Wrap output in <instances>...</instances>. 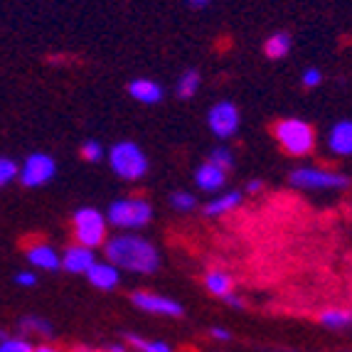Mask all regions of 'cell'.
<instances>
[{
  "instance_id": "30",
  "label": "cell",
  "mask_w": 352,
  "mask_h": 352,
  "mask_svg": "<svg viewBox=\"0 0 352 352\" xmlns=\"http://www.w3.org/2000/svg\"><path fill=\"white\" fill-rule=\"evenodd\" d=\"M210 335L214 338V340H222V342H227V340H232V335H229V330L227 328H210Z\"/></svg>"
},
{
  "instance_id": "36",
  "label": "cell",
  "mask_w": 352,
  "mask_h": 352,
  "mask_svg": "<svg viewBox=\"0 0 352 352\" xmlns=\"http://www.w3.org/2000/svg\"><path fill=\"white\" fill-rule=\"evenodd\" d=\"M35 352H59V350L52 345H40V347H35Z\"/></svg>"
},
{
  "instance_id": "16",
  "label": "cell",
  "mask_w": 352,
  "mask_h": 352,
  "mask_svg": "<svg viewBox=\"0 0 352 352\" xmlns=\"http://www.w3.org/2000/svg\"><path fill=\"white\" fill-rule=\"evenodd\" d=\"M205 288L210 291L212 296H217V298H224V296L232 294V288H234V281H232V276H229L227 271L212 269V271H207V276H205Z\"/></svg>"
},
{
  "instance_id": "14",
  "label": "cell",
  "mask_w": 352,
  "mask_h": 352,
  "mask_svg": "<svg viewBox=\"0 0 352 352\" xmlns=\"http://www.w3.org/2000/svg\"><path fill=\"white\" fill-rule=\"evenodd\" d=\"M227 182V170H222L219 165L214 163H202L197 170H195V185L202 190V192H219Z\"/></svg>"
},
{
  "instance_id": "24",
  "label": "cell",
  "mask_w": 352,
  "mask_h": 352,
  "mask_svg": "<svg viewBox=\"0 0 352 352\" xmlns=\"http://www.w3.org/2000/svg\"><path fill=\"white\" fill-rule=\"evenodd\" d=\"M210 163H214V165H219L222 170H232L234 168V153L229 151V148H224V146H217L214 151L210 153Z\"/></svg>"
},
{
  "instance_id": "7",
  "label": "cell",
  "mask_w": 352,
  "mask_h": 352,
  "mask_svg": "<svg viewBox=\"0 0 352 352\" xmlns=\"http://www.w3.org/2000/svg\"><path fill=\"white\" fill-rule=\"evenodd\" d=\"M54 175H57V163L50 153H30L18 170V180L23 182V188H42L52 182Z\"/></svg>"
},
{
  "instance_id": "23",
  "label": "cell",
  "mask_w": 352,
  "mask_h": 352,
  "mask_svg": "<svg viewBox=\"0 0 352 352\" xmlns=\"http://www.w3.org/2000/svg\"><path fill=\"white\" fill-rule=\"evenodd\" d=\"M18 170L20 165L15 160L8 158V155H0V190L8 188L12 180H18Z\"/></svg>"
},
{
  "instance_id": "1",
  "label": "cell",
  "mask_w": 352,
  "mask_h": 352,
  "mask_svg": "<svg viewBox=\"0 0 352 352\" xmlns=\"http://www.w3.org/2000/svg\"><path fill=\"white\" fill-rule=\"evenodd\" d=\"M104 256L116 269L151 276L160 269V252L141 234H118L104 241Z\"/></svg>"
},
{
  "instance_id": "8",
  "label": "cell",
  "mask_w": 352,
  "mask_h": 352,
  "mask_svg": "<svg viewBox=\"0 0 352 352\" xmlns=\"http://www.w3.org/2000/svg\"><path fill=\"white\" fill-rule=\"evenodd\" d=\"M239 124H241V118H239V109H236L234 101H229V99L217 101V104L207 111V126H210L212 135L219 138V141H227V138L236 135Z\"/></svg>"
},
{
  "instance_id": "20",
  "label": "cell",
  "mask_w": 352,
  "mask_h": 352,
  "mask_svg": "<svg viewBox=\"0 0 352 352\" xmlns=\"http://www.w3.org/2000/svg\"><path fill=\"white\" fill-rule=\"evenodd\" d=\"M18 325L23 330V335H45V338H52L54 335L52 323L45 320L42 316H23Z\"/></svg>"
},
{
  "instance_id": "13",
  "label": "cell",
  "mask_w": 352,
  "mask_h": 352,
  "mask_svg": "<svg viewBox=\"0 0 352 352\" xmlns=\"http://www.w3.org/2000/svg\"><path fill=\"white\" fill-rule=\"evenodd\" d=\"M328 148H330L333 155H338V158H347V155H352V121L350 118L338 121V124L330 129Z\"/></svg>"
},
{
  "instance_id": "6",
  "label": "cell",
  "mask_w": 352,
  "mask_h": 352,
  "mask_svg": "<svg viewBox=\"0 0 352 352\" xmlns=\"http://www.w3.org/2000/svg\"><path fill=\"white\" fill-rule=\"evenodd\" d=\"M291 185L300 190H345L350 188V177L323 168H296L291 173Z\"/></svg>"
},
{
  "instance_id": "37",
  "label": "cell",
  "mask_w": 352,
  "mask_h": 352,
  "mask_svg": "<svg viewBox=\"0 0 352 352\" xmlns=\"http://www.w3.org/2000/svg\"><path fill=\"white\" fill-rule=\"evenodd\" d=\"M6 335H8L6 330H0V340H3V338H6Z\"/></svg>"
},
{
  "instance_id": "31",
  "label": "cell",
  "mask_w": 352,
  "mask_h": 352,
  "mask_svg": "<svg viewBox=\"0 0 352 352\" xmlns=\"http://www.w3.org/2000/svg\"><path fill=\"white\" fill-rule=\"evenodd\" d=\"M224 303H227V305H232V308H239V311H241V308H247V303H244V298H239V296H234V294H229V296H224Z\"/></svg>"
},
{
  "instance_id": "17",
  "label": "cell",
  "mask_w": 352,
  "mask_h": 352,
  "mask_svg": "<svg viewBox=\"0 0 352 352\" xmlns=\"http://www.w3.org/2000/svg\"><path fill=\"white\" fill-rule=\"evenodd\" d=\"M241 205V192H224L222 197H214L212 202H207L205 205V214L207 217H222V214H227V212L236 210V207Z\"/></svg>"
},
{
  "instance_id": "28",
  "label": "cell",
  "mask_w": 352,
  "mask_h": 352,
  "mask_svg": "<svg viewBox=\"0 0 352 352\" xmlns=\"http://www.w3.org/2000/svg\"><path fill=\"white\" fill-rule=\"evenodd\" d=\"M300 82H303V87H308V89L318 87V84L323 82V72L318 69V67H308V69L303 72V76H300Z\"/></svg>"
},
{
  "instance_id": "18",
  "label": "cell",
  "mask_w": 352,
  "mask_h": 352,
  "mask_svg": "<svg viewBox=\"0 0 352 352\" xmlns=\"http://www.w3.org/2000/svg\"><path fill=\"white\" fill-rule=\"evenodd\" d=\"M200 84H202V76H200V72L197 69H185L180 74V79H177V84H175V94H177V99H192L197 91H200Z\"/></svg>"
},
{
  "instance_id": "9",
  "label": "cell",
  "mask_w": 352,
  "mask_h": 352,
  "mask_svg": "<svg viewBox=\"0 0 352 352\" xmlns=\"http://www.w3.org/2000/svg\"><path fill=\"white\" fill-rule=\"evenodd\" d=\"M133 305L141 308V311L151 313V316H168V318H180L185 313L177 300H173L170 296H160V294H148V291H135L133 296Z\"/></svg>"
},
{
  "instance_id": "21",
  "label": "cell",
  "mask_w": 352,
  "mask_h": 352,
  "mask_svg": "<svg viewBox=\"0 0 352 352\" xmlns=\"http://www.w3.org/2000/svg\"><path fill=\"white\" fill-rule=\"evenodd\" d=\"M320 323L330 330H345L352 325V311H345V308H328V311L320 313Z\"/></svg>"
},
{
  "instance_id": "15",
  "label": "cell",
  "mask_w": 352,
  "mask_h": 352,
  "mask_svg": "<svg viewBox=\"0 0 352 352\" xmlns=\"http://www.w3.org/2000/svg\"><path fill=\"white\" fill-rule=\"evenodd\" d=\"M129 94L131 99L141 101V104H160L163 101V87H160L158 82H153V79H133V82L129 84Z\"/></svg>"
},
{
  "instance_id": "10",
  "label": "cell",
  "mask_w": 352,
  "mask_h": 352,
  "mask_svg": "<svg viewBox=\"0 0 352 352\" xmlns=\"http://www.w3.org/2000/svg\"><path fill=\"white\" fill-rule=\"evenodd\" d=\"M94 264H96L94 249L82 247V244H72L62 254V269L67 274H74V276H87V271Z\"/></svg>"
},
{
  "instance_id": "26",
  "label": "cell",
  "mask_w": 352,
  "mask_h": 352,
  "mask_svg": "<svg viewBox=\"0 0 352 352\" xmlns=\"http://www.w3.org/2000/svg\"><path fill=\"white\" fill-rule=\"evenodd\" d=\"M79 153H82V158L89 160V163H99L101 158L106 155L104 146H101L99 141H94V138H89V141L82 143V148H79Z\"/></svg>"
},
{
  "instance_id": "34",
  "label": "cell",
  "mask_w": 352,
  "mask_h": 352,
  "mask_svg": "<svg viewBox=\"0 0 352 352\" xmlns=\"http://www.w3.org/2000/svg\"><path fill=\"white\" fill-rule=\"evenodd\" d=\"M210 3H212V0H188V6L195 8V10H200V8H207Z\"/></svg>"
},
{
  "instance_id": "22",
  "label": "cell",
  "mask_w": 352,
  "mask_h": 352,
  "mask_svg": "<svg viewBox=\"0 0 352 352\" xmlns=\"http://www.w3.org/2000/svg\"><path fill=\"white\" fill-rule=\"evenodd\" d=\"M126 342L138 352H173V347L163 340H143L135 333H126Z\"/></svg>"
},
{
  "instance_id": "3",
  "label": "cell",
  "mask_w": 352,
  "mask_h": 352,
  "mask_svg": "<svg viewBox=\"0 0 352 352\" xmlns=\"http://www.w3.org/2000/svg\"><path fill=\"white\" fill-rule=\"evenodd\" d=\"M274 135H276L278 146L294 158H305L316 148V131L303 118H283V121H278L274 126Z\"/></svg>"
},
{
  "instance_id": "4",
  "label": "cell",
  "mask_w": 352,
  "mask_h": 352,
  "mask_svg": "<svg viewBox=\"0 0 352 352\" xmlns=\"http://www.w3.org/2000/svg\"><path fill=\"white\" fill-rule=\"evenodd\" d=\"M151 219L153 207L143 197H124V200L111 202L109 210H106V222L113 224L116 229H126V232L143 229Z\"/></svg>"
},
{
  "instance_id": "32",
  "label": "cell",
  "mask_w": 352,
  "mask_h": 352,
  "mask_svg": "<svg viewBox=\"0 0 352 352\" xmlns=\"http://www.w3.org/2000/svg\"><path fill=\"white\" fill-rule=\"evenodd\" d=\"M104 352H129V345H124V342H109L104 347Z\"/></svg>"
},
{
  "instance_id": "2",
  "label": "cell",
  "mask_w": 352,
  "mask_h": 352,
  "mask_svg": "<svg viewBox=\"0 0 352 352\" xmlns=\"http://www.w3.org/2000/svg\"><path fill=\"white\" fill-rule=\"evenodd\" d=\"M109 165H111V170L116 173L121 180H143L148 175V155L138 143L133 141H118L109 148V155H106Z\"/></svg>"
},
{
  "instance_id": "12",
  "label": "cell",
  "mask_w": 352,
  "mask_h": 352,
  "mask_svg": "<svg viewBox=\"0 0 352 352\" xmlns=\"http://www.w3.org/2000/svg\"><path fill=\"white\" fill-rule=\"evenodd\" d=\"M89 283L99 291H113L121 283V269L111 264V261H96L91 269L87 271Z\"/></svg>"
},
{
  "instance_id": "33",
  "label": "cell",
  "mask_w": 352,
  "mask_h": 352,
  "mask_svg": "<svg viewBox=\"0 0 352 352\" xmlns=\"http://www.w3.org/2000/svg\"><path fill=\"white\" fill-rule=\"evenodd\" d=\"M261 190H264V182H261V180L247 182V192H249V195H256V192H261Z\"/></svg>"
},
{
  "instance_id": "19",
  "label": "cell",
  "mask_w": 352,
  "mask_h": 352,
  "mask_svg": "<svg viewBox=\"0 0 352 352\" xmlns=\"http://www.w3.org/2000/svg\"><path fill=\"white\" fill-rule=\"evenodd\" d=\"M264 52L269 59H283L291 52V35H288V32H274V35L264 42Z\"/></svg>"
},
{
  "instance_id": "35",
  "label": "cell",
  "mask_w": 352,
  "mask_h": 352,
  "mask_svg": "<svg viewBox=\"0 0 352 352\" xmlns=\"http://www.w3.org/2000/svg\"><path fill=\"white\" fill-rule=\"evenodd\" d=\"M72 352H104V350H94V347H87V345H76Z\"/></svg>"
},
{
  "instance_id": "11",
  "label": "cell",
  "mask_w": 352,
  "mask_h": 352,
  "mask_svg": "<svg viewBox=\"0 0 352 352\" xmlns=\"http://www.w3.org/2000/svg\"><path fill=\"white\" fill-rule=\"evenodd\" d=\"M28 261L35 269L40 271H59L62 269V254L52 247V244H45V241H37L32 247H28Z\"/></svg>"
},
{
  "instance_id": "29",
  "label": "cell",
  "mask_w": 352,
  "mask_h": 352,
  "mask_svg": "<svg viewBox=\"0 0 352 352\" xmlns=\"http://www.w3.org/2000/svg\"><path fill=\"white\" fill-rule=\"evenodd\" d=\"M15 283L23 288H32L37 283V276L32 271H18V274H15Z\"/></svg>"
},
{
  "instance_id": "25",
  "label": "cell",
  "mask_w": 352,
  "mask_h": 352,
  "mask_svg": "<svg viewBox=\"0 0 352 352\" xmlns=\"http://www.w3.org/2000/svg\"><path fill=\"white\" fill-rule=\"evenodd\" d=\"M0 352H35V347H32L30 340H25V338H10V335H6L0 340Z\"/></svg>"
},
{
  "instance_id": "5",
  "label": "cell",
  "mask_w": 352,
  "mask_h": 352,
  "mask_svg": "<svg viewBox=\"0 0 352 352\" xmlns=\"http://www.w3.org/2000/svg\"><path fill=\"white\" fill-rule=\"evenodd\" d=\"M74 236L76 244L89 249L104 247V241L109 239L106 232H109V222H106V214H101L96 207H79L74 212Z\"/></svg>"
},
{
  "instance_id": "27",
  "label": "cell",
  "mask_w": 352,
  "mask_h": 352,
  "mask_svg": "<svg viewBox=\"0 0 352 352\" xmlns=\"http://www.w3.org/2000/svg\"><path fill=\"white\" fill-rule=\"evenodd\" d=\"M170 205L177 212H192L197 207V197L192 192H173L170 195Z\"/></svg>"
}]
</instances>
